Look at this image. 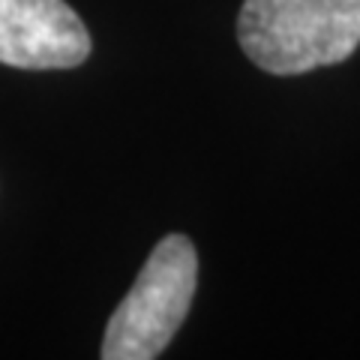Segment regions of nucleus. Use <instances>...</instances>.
Returning a JSON list of instances; mask_svg holds the SVG:
<instances>
[{"instance_id":"f257e3e1","label":"nucleus","mask_w":360,"mask_h":360,"mask_svg":"<svg viewBox=\"0 0 360 360\" xmlns=\"http://www.w3.org/2000/svg\"><path fill=\"white\" fill-rule=\"evenodd\" d=\"M238 39L270 75L342 63L360 45V0H243Z\"/></svg>"},{"instance_id":"f03ea898","label":"nucleus","mask_w":360,"mask_h":360,"mask_svg":"<svg viewBox=\"0 0 360 360\" xmlns=\"http://www.w3.org/2000/svg\"><path fill=\"white\" fill-rule=\"evenodd\" d=\"M198 255L184 234H168L153 246L139 279L111 315L103 354L105 360L160 357L193 307Z\"/></svg>"},{"instance_id":"7ed1b4c3","label":"nucleus","mask_w":360,"mask_h":360,"mask_svg":"<svg viewBox=\"0 0 360 360\" xmlns=\"http://www.w3.org/2000/svg\"><path fill=\"white\" fill-rule=\"evenodd\" d=\"M90 54V33L63 0H0V63L72 70Z\"/></svg>"}]
</instances>
